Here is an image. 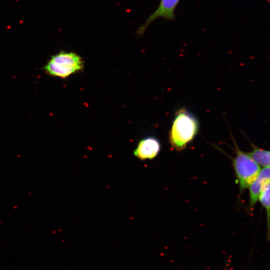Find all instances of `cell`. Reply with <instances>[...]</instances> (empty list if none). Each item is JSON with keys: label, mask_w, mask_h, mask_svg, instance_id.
I'll return each instance as SVG.
<instances>
[{"label": "cell", "mask_w": 270, "mask_h": 270, "mask_svg": "<svg viewBox=\"0 0 270 270\" xmlns=\"http://www.w3.org/2000/svg\"><path fill=\"white\" fill-rule=\"evenodd\" d=\"M199 124L197 118L184 108L176 112L170 132L172 148L178 151L184 149L197 134Z\"/></svg>", "instance_id": "6da1fadb"}, {"label": "cell", "mask_w": 270, "mask_h": 270, "mask_svg": "<svg viewBox=\"0 0 270 270\" xmlns=\"http://www.w3.org/2000/svg\"><path fill=\"white\" fill-rule=\"evenodd\" d=\"M83 66L82 58L78 54L62 51L52 56L44 70L50 76L65 78L81 70Z\"/></svg>", "instance_id": "7a4b0ae2"}, {"label": "cell", "mask_w": 270, "mask_h": 270, "mask_svg": "<svg viewBox=\"0 0 270 270\" xmlns=\"http://www.w3.org/2000/svg\"><path fill=\"white\" fill-rule=\"evenodd\" d=\"M236 156L232 164L241 192L249 187L257 177L261 169L250 156L248 152L241 150L234 143Z\"/></svg>", "instance_id": "3957f363"}, {"label": "cell", "mask_w": 270, "mask_h": 270, "mask_svg": "<svg viewBox=\"0 0 270 270\" xmlns=\"http://www.w3.org/2000/svg\"><path fill=\"white\" fill-rule=\"evenodd\" d=\"M180 0H160L159 6L139 28L138 32L143 34L148 26L156 19L164 18L173 20L174 18V10Z\"/></svg>", "instance_id": "277c9868"}, {"label": "cell", "mask_w": 270, "mask_h": 270, "mask_svg": "<svg viewBox=\"0 0 270 270\" xmlns=\"http://www.w3.org/2000/svg\"><path fill=\"white\" fill-rule=\"evenodd\" d=\"M159 140L154 136H148L141 140L134 152V156L138 159L151 160L154 158L160 150Z\"/></svg>", "instance_id": "5b68a950"}, {"label": "cell", "mask_w": 270, "mask_h": 270, "mask_svg": "<svg viewBox=\"0 0 270 270\" xmlns=\"http://www.w3.org/2000/svg\"><path fill=\"white\" fill-rule=\"evenodd\" d=\"M268 182H270V167L264 168L248 187L250 206L251 208L256 205L264 186Z\"/></svg>", "instance_id": "8992f818"}, {"label": "cell", "mask_w": 270, "mask_h": 270, "mask_svg": "<svg viewBox=\"0 0 270 270\" xmlns=\"http://www.w3.org/2000/svg\"><path fill=\"white\" fill-rule=\"evenodd\" d=\"M252 148L248 154L252 158L259 166L264 168L270 167V152L260 148L250 142Z\"/></svg>", "instance_id": "52a82bcc"}, {"label": "cell", "mask_w": 270, "mask_h": 270, "mask_svg": "<svg viewBox=\"0 0 270 270\" xmlns=\"http://www.w3.org/2000/svg\"><path fill=\"white\" fill-rule=\"evenodd\" d=\"M259 200L262 206L265 208L268 221V229L269 230L270 226V182L264 186L260 195Z\"/></svg>", "instance_id": "ba28073f"}]
</instances>
